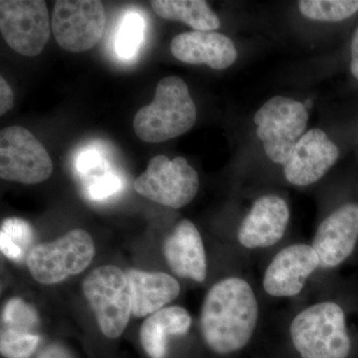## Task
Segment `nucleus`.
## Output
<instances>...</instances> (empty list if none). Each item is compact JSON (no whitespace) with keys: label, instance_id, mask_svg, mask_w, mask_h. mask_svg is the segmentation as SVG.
I'll return each instance as SVG.
<instances>
[{"label":"nucleus","instance_id":"obj_26","mask_svg":"<svg viewBox=\"0 0 358 358\" xmlns=\"http://www.w3.org/2000/svg\"><path fill=\"white\" fill-rule=\"evenodd\" d=\"M121 187V179L115 174L108 173L90 181L88 192L91 199L103 200L115 194Z\"/></svg>","mask_w":358,"mask_h":358},{"label":"nucleus","instance_id":"obj_2","mask_svg":"<svg viewBox=\"0 0 358 358\" xmlns=\"http://www.w3.org/2000/svg\"><path fill=\"white\" fill-rule=\"evenodd\" d=\"M196 115L187 84L178 76L164 77L157 83L154 101L134 115V133L145 143L171 140L189 131Z\"/></svg>","mask_w":358,"mask_h":358},{"label":"nucleus","instance_id":"obj_23","mask_svg":"<svg viewBox=\"0 0 358 358\" xmlns=\"http://www.w3.org/2000/svg\"><path fill=\"white\" fill-rule=\"evenodd\" d=\"M145 21L138 13L124 16L115 40V48L122 58H131L143 41Z\"/></svg>","mask_w":358,"mask_h":358},{"label":"nucleus","instance_id":"obj_6","mask_svg":"<svg viewBox=\"0 0 358 358\" xmlns=\"http://www.w3.org/2000/svg\"><path fill=\"white\" fill-rule=\"evenodd\" d=\"M94 256L95 245L91 235L83 229H73L55 241L33 246L26 261L37 282L54 285L83 272Z\"/></svg>","mask_w":358,"mask_h":358},{"label":"nucleus","instance_id":"obj_17","mask_svg":"<svg viewBox=\"0 0 358 358\" xmlns=\"http://www.w3.org/2000/svg\"><path fill=\"white\" fill-rule=\"evenodd\" d=\"M131 288V315L145 317L159 312L164 306L178 298L179 282L173 277L162 272H127Z\"/></svg>","mask_w":358,"mask_h":358},{"label":"nucleus","instance_id":"obj_19","mask_svg":"<svg viewBox=\"0 0 358 358\" xmlns=\"http://www.w3.org/2000/svg\"><path fill=\"white\" fill-rule=\"evenodd\" d=\"M152 10L166 20L180 21L194 31H213L220 27V20L204 0H154Z\"/></svg>","mask_w":358,"mask_h":358},{"label":"nucleus","instance_id":"obj_16","mask_svg":"<svg viewBox=\"0 0 358 358\" xmlns=\"http://www.w3.org/2000/svg\"><path fill=\"white\" fill-rule=\"evenodd\" d=\"M162 250L167 265L174 274L196 282L205 281L207 264L203 241L192 221H180L166 238Z\"/></svg>","mask_w":358,"mask_h":358},{"label":"nucleus","instance_id":"obj_9","mask_svg":"<svg viewBox=\"0 0 358 358\" xmlns=\"http://www.w3.org/2000/svg\"><path fill=\"white\" fill-rule=\"evenodd\" d=\"M51 20L42 0H1L0 31L14 51L34 57L44 50L51 36Z\"/></svg>","mask_w":358,"mask_h":358},{"label":"nucleus","instance_id":"obj_14","mask_svg":"<svg viewBox=\"0 0 358 358\" xmlns=\"http://www.w3.org/2000/svg\"><path fill=\"white\" fill-rule=\"evenodd\" d=\"M289 220V209L277 195L260 197L242 221L238 240L245 248H266L284 236Z\"/></svg>","mask_w":358,"mask_h":358},{"label":"nucleus","instance_id":"obj_28","mask_svg":"<svg viewBox=\"0 0 358 358\" xmlns=\"http://www.w3.org/2000/svg\"><path fill=\"white\" fill-rule=\"evenodd\" d=\"M38 358H73L65 348L59 345H50L45 348Z\"/></svg>","mask_w":358,"mask_h":358},{"label":"nucleus","instance_id":"obj_7","mask_svg":"<svg viewBox=\"0 0 358 358\" xmlns=\"http://www.w3.org/2000/svg\"><path fill=\"white\" fill-rule=\"evenodd\" d=\"M134 188L157 203L182 208L196 196L199 174L183 157L171 160L166 155H157L148 162L147 171L134 180Z\"/></svg>","mask_w":358,"mask_h":358},{"label":"nucleus","instance_id":"obj_13","mask_svg":"<svg viewBox=\"0 0 358 358\" xmlns=\"http://www.w3.org/2000/svg\"><path fill=\"white\" fill-rule=\"evenodd\" d=\"M358 240V204L348 203L320 224L313 248L322 268H334L352 255Z\"/></svg>","mask_w":358,"mask_h":358},{"label":"nucleus","instance_id":"obj_29","mask_svg":"<svg viewBox=\"0 0 358 358\" xmlns=\"http://www.w3.org/2000/svg\"><path fill=\"white\" fill-rule=\"evenodd\" d=\"M350 69H352L353 76L358 80V27L352 37Z\"/></svg>","mask_w":358,"mask_h":358},{"label":"nucleus","instance_id":"obj_20","mask_svg":"<svg viewBox=\"0 0 358 358\" xmlns=\"http://www.w3.org/2000/svg\"><path fill=\"white\" fill-rule=\"evenodd\" d=\"M34 231L24 219H4L0 227V250L1 253L13 262H22L27 259L33 248Z\"/></svg>","mask_w":358,"mask_h":358},{"label":"nucleus","instance_id":"obj_5","mask_svg":"<svg viewBox=\"0 0 358 358\" xmlns=\"http://www.w3.org/2000/svg\"><path fill=\"white\" fill-rule=\"evenodd\" d=\"M308 121L307 108L293 99L277 96L264 103L254 115V122L268 159L286 166L306 134Z\"/></svg>","mask_w":358,"mask_h":358},{"label":"nucleus","instance_id":"obj_3","mask_svg":"<svg viewBox=\"0 0 358 358\" xmlns=\"http://www.w3.org/2000/svg\"><path fill=\"white\" fill-rule=\"evenodd\" d=\"M292 341L301 358H348L350 338L343 308L322 301L301 310L289 327Z\"/></svg>","mask_w":358,"mask_h":358},{"label":"nucleus","instance_id":"obj_12","mask_svg":"<svg viewBox=\"0 0 358 358\" xmlns=\"http://www.w3.org/2000/svg\"><path fill=\"white\" fill-rule=\"evenodd\" d=\"M338 157V147L324 131L310 129L296 143L285 166V178L294 185H313L334 166Z\"/></svg>","mask_w":358,"mask_h":358},{"label":"nucleus","instance_id":"obj_24","mask_svg":"<svg viewBox=\"0 0 358 358\" xmlns=\"http://www.w3.org/2000/svg\"><path fill=\"white\" fill-rule=\"evenodd\" d=\"M40 343L38 334L1 329L0 352L4 358H29Z\"/></svg>","mask_w":358,"mask_h":358},{"label":"nucleus","instance_id":"obj_15","mask_svg":"<svg viewBox=\"0 0 358 358\" xmlns=\"http://www.w3.org/2000/svg\"><path fill=\"white\" fill-rule=\"evenodd\" d=\"M171 54L186 64L209 66L224 70L236 61L238 53L232 40L221 33L190 31L174 37Z\"/></svg>","mask_w":358,"mask_h":358},{"label":"nucleus","instance_id":"obj_11","mask_svg":"<svg viewBox=\"0 0 358 358\" xmlns=\"http://www.w3.org/2000/svg\"><path fill=\"white\" fill-rule=\"evenodd\" d=\"M319 267L320 259L313 246L291 245L281 250L268 266L264 275V289L277 298L296 296Z\"/></svg>","mask_w":358,"mask_h":358},{"label":"nucleus","instance_id":"obj_25","mask_svg":"<svg viewBox=\"0 0 358 358\" xmlns=\"http://www.w3.org/2000/svg\"><path fill=\"white\" fill-rule=\"evenodd\" d=\"M76 167L77 171L87 176L90 181L108 173L102 157L94 150H86L80 155L77 159Z\"/></svg>","mask_w":358,"mask_h":358},{"label":"nucleus","instance_id":"obj_4","mask_svg":"<svg viewBox=\"0 0 358 358\" xmlns=\"http://www.w3.org/2000/svg\"><path fill=\"white\" fill-rule=\"evenodd\" d=\"M82 288L101 331L107 338H119L131 315V288L127 273L115 266H102L85 278Z\"/></svg>","mask_w":358,"mask_h":358},{"label":"nucleus","instance_id":"obj_18","mask_svg":"<svg viewBox=\"0 0 358 358\" xmlns=\"http://www.w3.org/2000/svg\"><path fill=\"white\" fill-rule=\"evenodd\" d=\"M192 326V317L182 307H169L152 313L141 324L140 341L150 358H164L171 336H185Z\"/></svg>","mask_w":358,"mask_h":358},{"label":"nucleus","instance_id":"obj_8","mask_svg":"<svg viewBox=\"0 0 358 358\" xmlns=\"http://www.w3.org/2000/svg\"><path fill=\"white\" fill-rule=\"evenodd\" d=\"M53 162L31 131L10 126L0 131V178L22 185H38L50 178Z\"/></svg>","mask_w":358,"mask_h":358},{"label":"nucleus","instance_id":"obj_10","mask_svg":"<svg viewBox=\"0 0 358 358\" xmlns=\"http://www.w3.org/2000/svg\"><path fill=\"white\" fill-rule=\"evenodd\" d=\"M52 33L61 48L81 53L95 47L106 27V11L98 0H58L54 4Z\"/></svg>","mask_w":358,"mask_h":358},{"label":"nucleus","instance_id":"obj_27","mask_svg":"<svg viewBox=\"0 0 358 358\" xmlns=\"http://www.w3.org/2000/svg\"><path fill=\"white\" fill-rule=\"evenodd\" d=\"M13 108V92L3 77H0V115H4Z\"/></svg>","mask_w":358,"mask_h":358},{"label":"nucleus","instance_id":"obj_22","mask_svg":"<svg viewBox=\"0 0 358 358\" xmlns=\"http://www.w3.org/2000/svg\"><path fill=\"white\" fill-rule=\"evenodd\" d=\"M1 329H15L35 334L39 324L36 310L22 299L13 298L4 306L1 315Z\"/></svg>","mask_w":358,"mask_h":358},{"label":"nucleus","instance_id":"obj_21","mask_svg":"<svg viewBox=\"0 0 358 358\" xmlns=\"http://www.w3.org/2000/svg\"><path fill=\"white\" fill-rule=\"evenodd\" d=\"M299 8L310 20L339 22L357 13L358 0H301Z\"/></svg>","mask_w":358,"mask_h":358},{"label":"nucleus","instance_id":"obj_1","mask_svg":"<svg viewBox=\"0 0 358 358\" xmlns=\"http://www.w3.org/2000/svg\"><path fill=\"white\" fill-rule=\"evenodd\" d=\"M258 317V301L248 282L236 277L221 280L202 305L200 327L205 343L218 355L236 352L249 343Z\"/></svg>","mask_w":358,"mask_h":358}]
</instances>
